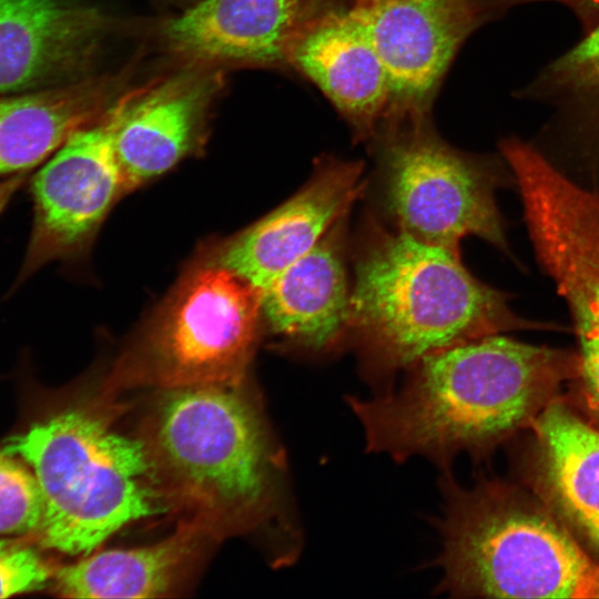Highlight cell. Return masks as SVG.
<instances>
[{
	"instance_id": "6da1fadb",
	"label": "cell",
	"mask_w": 599,
	"mask_h": 599,
	"mask_svg": "<svg viewBox=\"0 0 599 599\" xmlns=\"http://www.w3.org/2000/svg\"><path fill=\"white\" fill-rule=\"evenodd\" d=\"M576 370L578 357L496 334L424 357L398 389L346 402L368 451L446 471L458 455L479 457L532 422Z\"/></svg>"
},
{
	"instance_id": "7a4b0ae2",
	"label": "cell",
	"mask_w": 599,
	"mask_h": 599,
	"mask_svg": "<svg viewBox=\"0 0 599 599\" xmlns=\"http://www.w3.org/2000/svg\"><path fill=\"white\" fill-rule=\"evenodd\" d=\"M347 344L363 379L383 395L426 356L502 332L552 327L515 314L474 277L459 252L364 219L354 247Z\"/></svg>"
},
{
	"instance_id": "3957f363",
	"label": "cell",
	"mask_w": 599,
	"mask_h": 599,
	"mask_svg": "<svg viewBox=\"0 0 599 599\" xmlns=\"http://www.w3.org/2000/svg\"><path fill=\"white\" fill-rule=\"evenodd\" d=\"M240 386L163 389L143 439L169 504L213 537L271 518L282 495V458Z\"/></svg>"
},
{
	"instance_id": "277c9868",
	"label": "cell",
	"mask_w": 599,
	"mask_h": 599,
	"mask_svg": "<svg viewBox=\"0 0 599 599\" xmlns=\"http://www.w3.org/2000/svg\"><path fill=\"white\" fill-rule=\"evenodd\" d=\"M2 449L24 461L39 484L43 516L35 535L49 549L89 554L170 505L144 440L114 430L89 407L30 416Z\"/></svg>"
},
{
	"instance_id": "5b68a950",
	"label": "cell",
	"mask_w": 599,
	"mask_h": 599,
	"mask_svg": "<svg viewBox=\"0 0 599 599\" xmlns=\"http://www.w3.org/2000/svg\"><path fill=\"white\" fill-rule=\"evenodd\" d=\"M439 487L438 593L599 598V562L545 512L499 484L465 488L449 470L443 471Z\"/></svg>"
},
{
	"instance_id": "8992f818",
	"label": "cell",
	"mask_w": 599,
	"mask_h": 599,
	"mask_svg": "<svg viewBox=\"0 0 599 599\" xmlns=\"http://www.w3.org/2000/svg\"><path fill=\"white\" fill-rule=\"evenodd\" d=\"M261 317V291L214 262L203 266L165 301L110 385L241 384Z\"/></svg>"
},
{
	"instance_id": "52a82bcc",
	"label": "cell",
	"mask_w": 599,
	"mask_h": 599,
	"mask_svg": "<svg viewBox=\"0 0 599 599\" xmlns=\"http://www.w3.org/2000/svg\"><path fill=\"white\" fill-rule=\"evenodd\" d=\"M409 122L390 132L379 153V199L390 226L457 252L474 235L509 254L495 199L506 182L502 163L455 150L423 118Z\"/></svg>"
},
{
	"instance_id": "ba28073f",
	"label": "cell",
	"mask_w": 599,
	"mask_h": 599,
	"mask_svg": "<svg viewBox=\"0 0 599 599\" xmlns=\"http://www.w3.org/2000/svg\"><path fill=\"white\" fill-rule=\"evenodd\" d=\"M515 180L537 260L569 308L578 374L599 413V194L539 154L517 163Z\"/></svg>"
},
{
	"instance_id": "9c48e42d",
	"label": "cell",
	"mask_w": 599,
	"mask_h": 599,
	"mask_svg": "<svg viewBox=\"0 0 599 599\" xmlns=\"http://www.w3.org/2000/svg\"><path fill=\"white\" fill-rule=\"evenodd\" d=\"M125 100L73 133L32 177L33 221L16 287L44 265L80 253L125 191L114 148Z\"/></svg>"
},
{
	"instance_id": "30bf717a",
	"label": "cell",
	"mask_w": 599,
	"mask_h": 599,
	"mask_svg": "<svg viewBox=\"0 0 599 599\" xmlns=\"http://www.w3.org/2000/svg\"><path fill=\"white\" fill-rule=\"evenodd\" d=\"M528 0H357L352 7L387 74L389 110L423 118L456 52L478 28Z\"/></svg>"
},
{
	"instance_id": "8fae6325",
	"label": "cell",
	"mask_w": 599,
	"mask_h": 599,
	"mask_svg": "<svg viewBox=\"0 0 599 599\" xmlns=\"http://www.w3.org/2000/svg\"><path fill=\"white\" fill-rule=\"evenodd\" d=\"M361 162L325 156L307 183L217 254L216 264L258 291L305 255L362 194Z\"/></svg>"
},
{
	"instance_id": "7c38bea8",
	"label": "cell",
	"mask_w": 599,
	"mask_h": 599,
	"mask_svg": "<svg viewBox=\"0 0 599 599\" xmlns=\"http://www.w3.org/2000/svg\"><path fill=\"white\" fill-rule=\"evenodd\" d=\"M341 215L301 258L261 293L262 316L283 344L323 357L347 344L351 290L347 221Z\"/></svg>"
},
{
	"instance_id": "4fadbf2b",
	"label": "cell",
	"mask_w": 599,
	"mask_h": 599,
	"mask_svg": "<svg viewBox=\"0 0 599 599\" xmlns=\"http://www.w3.org/2000/svg\"><path fill=\"white\" fill-rule=\"evenodd\" d=\"M286 61L319 88L359 138L373 134L389 110L387 74L352 8L306 18Z\"/></svg>"
},
{
	"instance_id": "5bb4252c",
	"label": "cell",
	"mask_w": 599,
	"mask_h": 599,
	"mask_svg": "<svg viewBox=\"0 0 599 599\" xmlns=\"http://www.w3.org/2000/svg\"><path fill=\"white\" fill-rule=\"evenodd\" d=\"M515 95L551 109L530 143L562 173L582 175L599 194V24Z\"/></svg>"
},
{
	"instance_id": "9a60e30c",
	"label": "cell",
	"mask_w": 599,
	"mask_h": 599,
	"mask_svg": "<svg viewBox=\"0 0 599 599\" xmlns=\"http://www.w3.org/2000/svg\"><path fill=\"white\" fill-rule=\"evenodd\" d=\"M214 85L209 75L186 74L126 94L114 131L125 191L165 173L194 149Z\"/></svg>"
},
{
	"instance_id": "2e32d148",
	"label": "cell",
	"mask_w": 599,
	"mask_h": 599,
	"mask_svg": "<svg viewBox=\"0 0 599 599\" xmlns=\"http://www.w3.org/2000/svg\"><path fill=\"white\" fill-rule=\"evenodd\" d=\"M101 22L93 9L69 0H0V93L31 90L72 70Z\"/></svg>"
},
{
	"instance_id": "e0dca14e",
	"label": "cell",
	"mask_w": 599,
	"mask_h": 599,
	"mask_svg": "<svg viewBox=\"0 0 599 599\" xmlns=\"http://www.w3.org/2000/svg\"><path fill=\"white\" fill-rule=\"evenodd\" d=\"M306 19L303 0H203L169 22L181 53L206 61H286L288 44Z\"/></svg>"
},
{
	"instance_id": "ac0fdd59",
	"label": "cell",
	"mask_w": 599,
	"mask_h": 599,
	"mask_svg": "<svg viewBox=\"0 0 599 599\" xmlns=\"http://www.w3.org/2000/svg\"><path fill=\"white\" fill-rule=\"evenodd\" d=\"M112 87L100 79L0 98V180L45 162L99 120Z\"/></svg>"
},
{
	"instance_id": "d6986e66",
	"label": "cell",
	"mask_w": 599,
	"mask_h": 599,
	"mask_svg": "<svg viewBox=\"0 0 599 599\" xmlns=\"http://www.w3.org/2000/svg\"><path fill=\"white\" fill-rule=\"evenodd\" d=\"M211 536L192 520L146 547L108 550L57 571V590L70 598H155L175 589Z\"/></svg>"
},
{
	"instance_id": "ffe728a7",
	"label": "cell",
	"mask_w": 599,
	"mask_h": 599,
	"mask_svg": "<svg viewBox=\"0 0 599 599\" xmlns=\"http://www.w3.org/2000/svg\"><path fill=\"white\" fill-rule=\"evenodd\" d=\"M532 425L555 500L599 549V429L558 404H548Z\"/></svg>"
},
{
	"instance_id": "44dd1931",
	"label": "cell",
	"mask_w": 599,
	"mask_h": 599,
	"mask_svg": "<svg viewBox=\"0 0 599 599\" xmlns=\"http://www.w3.org/2000/svg\"><path fill=\"white\" fill-rule=\"evenodd\" d=\"M42 516L43 498L32 470L0 448V535L37 534Z\"/></svg>"
},
{
	"instance_id": "7402d4cb",
	"label": "cell",
	"mask_w": 599,
	"mask_h": 599,
	"mask_svg": "<svg viewBox=\"0 0 599 599\" xmlns=\"http://www.w3.org/2000/svg\"><path fill=\"white\" fill-rule=\"evenodd\" d=\"M51 570L35 549L0 538V598L42 589Z\"/></svg>"
},
{
	"instance_id": "603a6c76",
	"label": "cell",
	"mask_w": 599,
	"mask_h": 599,
	"mask_svg": "<svg viewBox=\"0 0 599 599\" xmlns=\"http://www.w3.org/2000/svg\"><path fill=\"white\" fill-rule=\"evenodd\" d=\"M529 2H555L565 6L578 19L582 35L599 24V0H529Z\"/></svg>"
},
{
	"instance_id": "cb8c5ba5",
	"label": "cell",
	"mask_w": 599,
	"mask_h": 599,
	"mask_svg": "<svg viewBox=\"0 0 599 599\" xmlns=\"http://www.w3.org/2000/svg\"><path fill=\"white\" fill-rule=\"evenodd\" d=\"M24 175H14L0 180V214L9 204L13 195L24 183Z\"/></svg>"
}]
</instances>
